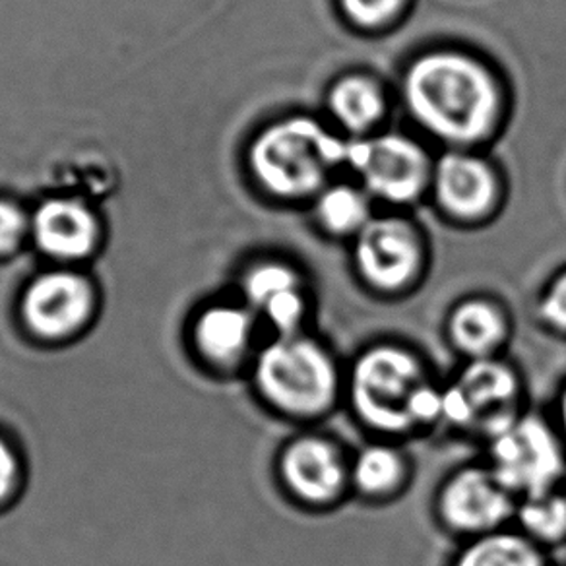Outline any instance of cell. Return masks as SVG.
<instances>
[{
	"mask_svg": "<svg viewBox=\"0 0 566 566\" xmlns=\"http://www.w3.org/2000/svg\"><path fill=\"white\" fill-rule=\"evenodd\" d=\"M406 99L421 125L454 142L480 138L496 109L491 76L472 59L454 53L419 59L406 78Z\"/></svg>",
	"mask_w": 566,
	"mask_h": 566,
	"instance_id": "1",
	"label": "cell"
},
{
	"mask_svg": "<svg viewBox=\"0 0 566 566\" xmlns=\"http://www.w3.org/2000/svg\"><path fill=\"white\" fill-rule=\"evenodd\" d=\"M346 373L323 339L301 332L274 336L254 361V382L262 398L285 417L318 421L344 398Z\"/></svg>",
	"mask_w": 566,
	"mask_h": 566,
	"instance_id": "2",
	"label": "cell"
},
{
	"mask_svg": "<svg viewBox=\"0 0 566 566\" xmlns=\"http://www.w3.org/2000/svg\"><path fill=\"white\" fill-rule=\"evenodd\" d=\"M429 378L423 357L416 349L382 339L355 355L344 378V398L367 431L396 441L416 433L411 403Z\"/></svg>",
	"mask_w": 566,
	"mask_h": 566,
	"instance_id": "3",
	"label": "cell"
},
{
	"mask_svg": "<svg viewBox=\"0 0 566 566\" xmlns=\"http://www.w3.org/2000/svg\"><path fill=\"white\" fill-rule=\"evenodd\" d=\"M251 161L266 189L282 197H303L323 185L332 167L347 161V144L313 118H287L260 134Z\"/></svg>",
	"mask_w": 566,
	"mask_h": 566,
	"instance_id": "4",
	"label": "cell"
},
{
	"mask_svg": "<svg viewBox=\"0 0 566 566\" xmlns=\"http://www.w3.org/2000/svg\"><path fill=\"white\" fill-rule=\"evenodd\" d=\"M485 444V464L518 501L566 488V442L547 417L524 409Z\"/></svg>",
	"mask_w": 566,
	"mask_h": 566,
	"instance_id": "5",
	"label": "cell"
},
{
	"mask_svg": "<svg viewBox=\"0 0 566 566\" xmlns=\"http://www.w3.org/2000/svg\"><path fill=\"white\" fill-rule=\"evenodd\" d=\"M518 499L496 480L485 462L458 468L442 481L434 512L450 534L468 539L504 530L514 520Z\"/></svg>",
	"mask_w": 566,
	"mask_h": 566,
	"instance_id": "6",
	"label": "cell"
},
{
	"mask_svg": "<svg viewBox=\"0 0 566 566\" xmlns=\"http://www.w3.org/2000/svg\"><path fill=\"white\" fill-rule=\"evenodd\" d=\"M277 472L293 501L313 511L336 506L352 491L349 458L326 434L301 433L285 442Z\"/></svg>",
	"mask_w": 566,
	"mask_h": 566,
	"instance_id": "7",
	"label": "cell"
},
{
	"mask_svg": "<svg viewBox=\"0 0 566 566\" xmlns=\"http://www.w3.org/2000/svg\"><path fill=\"white\" fill-rule=\"evenodd\" d=\"M355 268L373 292L396 295L416 283L421 270V244L403 220H370L355 235Z\"/></svg>",
	"mask_w": 566,
	"mask_h": 566,
	"instance_id": "8",
	"label": "cell"
},
{
	"mask_svg": "<svg viewBox=\"0 0 566 566\" xmlns=\"http://www.w3.org/2000/svg\"><path fill=\"white\" fill-rule=\"evenodd\" d=\"M452 382L462 390L473 413L472 433L483 441L503 431L524 411V380L503 355L465 361Z\"/></svg>",
	"mask_w": 566,
	"mask_h": 566,
	"instance_id": "9",
	"label": "cell"
},
{
	"mask_svg": "<svg viewBox=\"0 0 566 566\" xmlns=\"http://www.w3.org/2000/svg\"><path fill=\"white\" fill-rule=\"evenodd\" d=\"M347 164L363 175L375 195L408 202L427 181V158L421 148L403 136H377L347 144Z\"/></svg>",
	"mask_w": 566,
	"mask_h": 566,
	"instance_id": "10",
	"label": "cell"
},
{
	"mask_svg": "<svg viewBox=\"0 0 566 566\" xmlns=\"http://www.w3.org/2000/svg\"><path fill=\"white\" fill-rule=\"evenodd\" d=\"M444 334L464 361L499 357L512 336L511 315L501 301L472 295L452 305Z\"/></svg>",
	"mask_w": 566,
	"mask_h": 566,
	"instance_id": "11",
	"label": "cell"
},
{
	"mask_svg": "<svg viewBox=\"0 0 566 566\" xmlns=\"http://www.w3.org/2000/svg\"><path fill=\"white\" fill-rule=\"evenodd\" d=\"M90 307V285L69 272L41 275L25 293V321L43 336H64L76 331L86 321Z\"/></svg>",
	"mask_w": 566,
	"mask_h": 566,
	"instance_id": "12",
	"label": "cell"
},
{
	"mask_svg": "<svg viewBox=\"0 0 566 566\" xmlns=\"http://www.w3.org/2000/svg\"><path fill=\"white\" fill-rule=\"evenodd\" d=\"M43 251L59 259H80L94 249L97 223L86 206L74 200H49L33 220Z\"/></svg>",
	"mask_w": 566,
	"mask_h": 566,
	"instance_id": "13",
	"label": "cell"
},
{
	"mask_svg": "<svg viewBox=\"0 0 566 566\" xmlns=\"http://www.w3.org/2000/svg\"><path fill=\"white\" fill-rule=\"evenodd\" d=\"M434 185L441 205L460 218H475L485 212L495 190L488 166L464 154H449L441 158Z\"/></svg>",
	"mask_w": 566,
	"mask_h": 566,
	"instance_id": "14",
	"label": "cell"
},
{
	"mask_svg": "<svg viewBox=\"0 0 566 566\" xmlns=\"http://www.w3.org/2000/svg\"><path fill=\"white\" fill-rule=\"evenodd\" d=\"M396 441L363 444L349 458V485L352 493L367 501H388L398 495L409 481V458Z\"/></svg>",
	"mask_w": 566,
	"mask_h": 566,
	"instance_id": "15",
	"label": "cell"
},
{
	"mask_svg": "<svg viewBox=\"0 0 566 566\" xmlns=\"http://www.w3.org/2000/svg\"><path fill=\"white\" fill-rule=\"evenodd\" d=\"M254 311L249 305H221L206 311L197 324V342L216 361H235L254 334Z\"/></svg>",
	"mask_w": 566,
	"mask_h": 566,
	"instance_id": "16",
	"label": "cell"
},
{
	"mask_svg": "<svg viewBox=\"0 0 566 566\" xmlns=\"http://www.w3.org/2000/svg\"><path fill=\"white\" fill-rule=\"evenodd\" d=\"M450 566H551V563L547 551L518 530L504 527L468 539Z\"/></svg>",
	"mask_w": 566,
	"mask_h": 566,
	"instance_id": "17",
	"label": "cell"
},
{
	"mask_svg": "<svg viewBox=\"0 0 566 566\" xmlns=\"http://www.w3.org/2000/svg\"><path fill=\"white\" fill-rule=\"evenodd\" d=\"M516 530L542 549L566 543V488L522 499L514 514Z\"/></svg>",
	"mask_w": 566,
	"mask_h": 566,
	"instance_id": "18",
	"label": "cell"
},
{
	"mask_svg": "<svg viewBox=\"0 0 566 566\" xmlns=\"http://www.w3.org/2000/svg\"><path fill=\"white\" fill-rule=\"evenodd\" d=\"M385 102L375 82L363 76L339 80L332 87L331 109L349 130L369 128L382 113Z\"/></svg>",
	"mask_w": 566,
	"mask_h": 566,
	"instance_id": "19",
	"label": "cell"
},
{
	"mask_svg": "<svg viewBox=\"0 0 566 566\" xmlns=\"http://www.w3.org/2000/svg\"><path fill=\"white\" fill-rule=\"evenodd\" d=\"M318 220L334 235H357L369 223V205L359 190L339 185L318 200Z\"/></svg>",
	"mask_w": 566,
	"mask_h": 566,
	"instance_id": "20",
	"label": "cell"
},
{
	"mask_svg": "<svg viewBox=\"0 0 566 566\" xmlns=\"http://www.w3.org/2000/svg\"><path fill=\"white\" fill-rule=\"evenodd\" d=\"M295 287H307V283L303 280V274H300V270L283 262H262L244 275V300L254 311V315L266 301Z\"/></svg>",
	"mask_w": 566,
	"mask_h": 566,
	"instance_id": "21",
	"label": "cell"
},
{
	"mask_svg": "<svg viewBox=\"0 0 566 566\" xmlns=\"http://www.w3.org/2000/svg\"><path fill=\"white\" fill-rule=\"evenodd\" d=\"M256 315L270 324L274 336H295L307 332L305 326L311 315L307 287H295L275 295L256 311Z\"/></svg>",
	"mask_w": 566,
	"mask_h": 566,
	"instance_id": "22",
	"label": "cell"
},
{
	"mask_svg": "<svg viewBox=\"0 0 566 566\" xmlns=\"http://www.w3.org/2000/svg\"><path fill=\"white\" fill-rule=\"evenodd\" d=\"M535 315L545 331L566 338V270L545 285L535 303Z\"/></svg>",
	"mask_w": 566,
	"mask_h": 566,
	"instance_id": "23",
	"label": "cell"
},
{
	"mask_svg": "<svg viewBox=\"0 0 566 566\" xmlns=\"http://www.w3.org/2000/svg\"><path fill=\"white\" fill-rule=\"evenodd\" d=\"M401 0H342L347 17L365 25H375L392 17Z\"/></svg>",
	"mask_w": 566,
	"mask_h": 566,
	"instance_id": "24",
	"label": "cell"
},
{
	"mask_svg": "<svg viewBox=\"0 0 566 566\" xmlns=\"http://www.w3.org/2000/svg\"><path fill=\"white\" fill-rule=\"evenodd\" d=\"M24 231V213L17 206L0 200V254L12 251L20 243Z\"/></svg>",
	"mask_w": 566,
	"mask_h": 566,
	"instance_id": "25",
	"label": "cell"
},
{
	"mask_svg": "<svg viewBox=\"0 0 566 566\" xmlns=\"http://www.w3.org/2000/svg\"><path fill=\"white\" fill-rule=\"evenodd\" d=\"M17 480V460L9 447L0 441V499L9 495L12 483Z\"/></svg>",
	"mask_w": 566,
	"mask_h": 566,
	"instance_id": "26",
	"label": "cell"
},
{
	"mask_svg": "<svg viewBox=\"0 0 566 566\" xmlns=\"http://www.w3.org/2000/svg\"><path fill=\"white\" fill-rule=\"evenodd\" d=\"M555 424L558 427V431L563 434V439L566 442V380L557 398V421Z\"/></svg>",
	"mask_w": 566,
	"mask_h": 566,
	"instance_id": "27",
	"label": "cell"
}]
</instances>
